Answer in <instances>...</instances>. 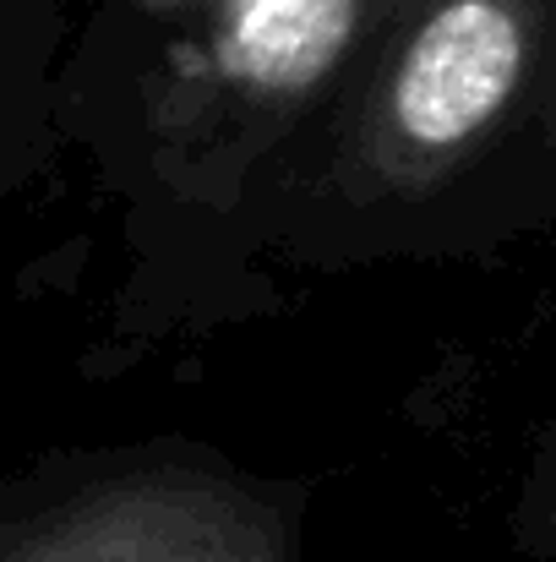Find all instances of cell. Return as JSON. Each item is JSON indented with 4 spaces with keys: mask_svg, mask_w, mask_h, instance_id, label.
Returning <instances> with one entry per match:
<instances>
[{
    "mask_svg": "<svg viewBox=\"0 0 556 562\" xmlns=\"http://www.w3.org/2000/svg\"><path fill=\"white\" fill-rule=\"evenodd\" d=\"M556 0H393L268 218V262L344 273L530 224Z\"/></svg>",
    "mask_w": 556,
    "mask_h": 562,
    "instance_id": "7a4b0ae2",
    "label": "cell"
},
{
    "mask_svg": "<svg viewBox=\"0 0 556 562\" xmlns=\"http://www.w3.org/2000/svg\"><path fill=\"white\" fill-rule=\"evenodd\" d=\"M317 486L196 437L55 448L0 492V562H306Z\"/></svg>",
    "mask_w": 556,
    "mask_h": 562,
    "instance_id": "3957f363",
    "label": "cell"
},
{
    "mask_svg": "<svg viewBox=\"0 0 556 562\" xmlns=\"http://www.w3.org/2000/svg\"><path fill=\"white\" fill-rule=\"evenodd\" d=\"M556 218V77L546 93V115H541V148H535V191H530V224H552Z\"/></svg>",
    "mask_w": 556,
    "mask_h": 562,
    "instance_id": "5b68a950",
    "label": "cell"
},
{
    "mask_svg": "<svg viewBox=\"0 0 556 562\" xmlns=\"http://www.w3.org/2000/svg\"><path fill=\"white\" fill-rule=\"evenodd\" d=\"M393 0H132L44 121L77 132L137 251L115 339L268 312V218Z\"/></svg>",
    "mask_w": 556,
    "mask_h": 562,
    "instance_id": "6da1fadb",
    "label": "cell"
},
{
    "mask_svg": "<svg viewBox=\"0 0 556 562\" xmlns=\"http://www.w3.org/2000/svg\"><path fill=\"white\" fill-rule=\"evenodd\" d=\"M508 541L524 562H556V409L519 470L508 503Z\"/></svg>",
    "mask_w": 556,
    "mask_h": 562,
    "instance_id": "277c9868",
    "label": "cell"
}]
</instances>
